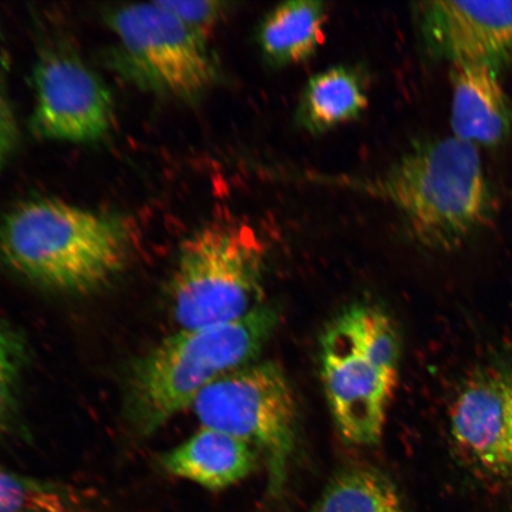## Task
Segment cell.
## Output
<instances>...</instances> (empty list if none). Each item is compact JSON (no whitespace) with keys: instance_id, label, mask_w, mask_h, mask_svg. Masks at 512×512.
<instances>
[{"instance_id":"6da1fadb","label":"cell","mask_w":512,"mask_h":512,"mask_svg":"<svg viewBox=\"0 0 512 512\" xmlns=\"http://www.w3.org/2000/svg\"><path fill=\"white\" fill-rule=\"evenodd\" d=\"M306 179L387 202L413 238L432 251H456L494 216V195L479 149L454 137L420 143L373 176L310 174Z\"/></svg>"},{"instance_id":"7a4b0ae2","label":"cell","mask_w":512,"mask_h":512,"mask_svg":"<svg viewBox=\"0 0 512 512\" xmlns=\"http://www.w3.org/2000/svg\"><path fill=\"white\" fill-rule=\"evenodd\" d=\"M127 253L123 221L56 198L19 203L0 220L2 259L53 290L93 291L121 271Z\"/></svg>"},{"instance_id":"3957f363","label":"cell","mask_w":512,"mask_h":512,"mask_svg":"<svg viewBox=\"0 0 512 512\" xmlns=\"http://www.w3.org/2000/svg\"><path fill=\"white\" fill-rule=\"evenodd\" d=\"M279 323L274 306L264 305L234 322L181 330L165 339L133 370L128 413L136 430L155 433L204 389L252 364Z\"/></svg>"},{"instance_id":"277c9868","label":"cell","mask_w":512,"mask_h":512,"mask_svg":"<svg viewBox=\"0 0 512 512\" xmlns=\"http://www.w3.org/2000/svg\"><path fill=\"white\" fill-rule=\"evenodd\" d=\"M401 342L393 319L370 304L349 306L320 339V374L326 400L342 437L376 445L400 375Z\"/></svg>"},{"instance_id":"5b68a950","label":"cell","mask_w":512,"mask_h":512,"mask_svg":"<svg viewBox=\"0 0 512 512\" xmlns=\"http://www.w3.org/2000/svg\"><path fill=\"white\" fill-rule=\"evenodd\" d=\"M265 247L245 223L219 221L183 242L171 281L172 307L181 330L238 320L258 309Z\"/></svg>"},{"instance_id":"8992f818","label":"cell","mask_w":512,"mask_h":512,"mask_svg":"<svg viewBox=\"0 0 512 512\" xmlns=\"http://www.w3.org/2000/svg\"><path fill=\"white\" fill-rule=\"evenodd\" d=\"M106 22L117 38L112 64L133 85L183 101L197 100L214 85L207 41L159 0L115 6Z\"/></svg>"},{"instance_id":"52a82bcc","label":"cell","mask_w":512,"mask_h":512,"mask_svg":"<svg viewBox=\"0 0 512 512\" xmlns=\"http://www.w3.org/2000/svg\"><path fill=\"white\" fill-rule=\"evenodd\" d=\"M192 408L202 427L256 448L266 460L271 494H280L296 446L297 406L277 363H252L223 376L198 395Z\"/></svg>"},{"instance_id":"ba28073f","label":"cell","mask_w":512,"mask_h":512,"mask_svg":"<svg viewBox=\"0 0 512 512\" xmlns=\"http://www.w3.org/2000/svg\"><path fill=\"white\" fill-rule=\"evenodd\" d=\"M31 130L38 138L86 144L104 139L114 124L110 89L74 51L44 49L34 69Z\"/></svg>"},{"instance_id":"9c48e42d","label":"cell","mask_w":512,"mask_h":512,"mask_svg":"<svg viewBox=\"0 0 512 512\" xmlns=\"http://www.w3.org/2000/svg\"><path fill=\"white\" fill-rule=\"evenodd\" d=\"M448 416L458 458L484 478L512 480V362L467 377Z\"/></svg>"},{"instance_id":"30bf717a","label":"cell","mask_w":512,"mask_h":512,"mask_svg":"<svg viewBox=\"0 0 512 512\" xmlns=\"http://www.w3.org/2000/svg\"><path fill=\"white\" fill-rule=\"evenodd\" d=\"M418 9L422 40L435 59L497 69L512 62V0H437Z\"/></svg>"},{"instance_id":"8fae6325","label":"cell","mask_w":512,"mask_h":512,"mask_svg":"<svg viewBox=\"0 0 512 512\" xmlns=\"http://www.w3.org/2000/svg\"><path fill=\"white\" fill-rule=\"evenodd\" d=\"M451 86L452 137L479 149L501 145L511 136L512 102L497 68L453 64Z\"/></svg>"},{"instance_id":"7c38bea8","label":"cell","mask_w":512,"mask_h":512,"mask_svg":"<svg viewBox=\"0 0 512 512\" xmlns=\"http://www.w3.org/2000/svg\"><path fill=\"white\" fill-rule=\"evenodd\" d=\"M259 452L228 433L202 427L183 444L165 454L163 469L211 491L230 488L255 469Z\"/></svg>"},{"instance_id":"4fadbf2b","label":"cell","mask_w":512,"mask_h":512,"mask_svg":"<svg viewBox=\"0 0 512 512\" xmlns=\"http://www.w3.org/2000/svg\"><path fill=\"white\" fill-rule=\"evenodd\" d=\"M325 5L296 0L277 6L260 24L258 43L273 67H287L310 59L325 38Z\"/></svg>"},{"instance_id":"5bb4252c","label":"cell","mask_w":512,"mask_h":512,"mask_svg":"<svg viewBox=\"0 0 512 512\" xmlns=\"http://www.w3.org/2000/svg\"><path fill=\"white\" fill-rule=\"evenodd\" d=\"M368 104L362 75L351 67H332L307 82L297 119L306 131L323 133L360 117Z\"/></svg>"},{"instance_id":"9a60e30c","label":"cell","mask_w":512,"mask_h":512,"mask_svg":"<svg viewBox=\"0 0 512 512\" xmlns=\"http://www.w3.org/2000/svg\"><path fill=\"white\" fill-rule=\"evenodd\" d=\"M311 512H407L398 489L369 466H352L331 480Z\"/></svg>"},{"instance_id":"2e32d148","label":"cell","mask_w":512,"mask_h":512,"mask_svg":"<svg viewBox=\"0 0 512 512\" xmlns=\"http://www.w3.org/2000/svg\"><path fill=\"white\" fill-rule=\"evenodd\" d=\"M159 2L206 41L229 8L228 3L215 2V0H159Z\"/></svg>"},{"instance_id":"e0dca14e","label":"cell","mask_w":512,"mask_h":512,"mask_svg":"<svg viewBox=\"0 0 512 512\" xmlns=\"http://www.w3.org/2000/svg\"><path fill=\"white\" fill-rule=\"evenodd\" d=\"M17 352L10 339L0 334V426L10 413L17 377Z\"/></svg>"},{"instance_id":"ac0fdd59","label":"cell","mask_w":512,"mask_h":512,"mask_svg":"<svg viewBox=\"0 0 512 512\" xmlns=\"http://www.w3.org/2000/svg\"><path fill=\"white\" fill-rule=\"evenodd\" d=\"M19 140V127L10 96L0 81V169L8 162L16 150Z\"/></svg>"},{"instance_id":"d6986e66","label":"cell","mask_w":512,"mask_h":512,"mask_svg":"<svg viewBox=\"0 0 512 512\" xmlns=\"http://www.w3.org/2000/svg\"><path fill=\"white\" fill-rule=\"evenodd\" d=\"M10 505V488L8 480L0 470V512H8Z\"/></svg>"}]
</instances>
